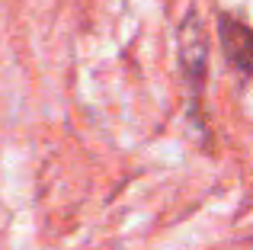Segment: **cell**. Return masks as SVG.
Here are the masks:
<instances>
[{
  "label": "cell",
  "instance_id": "2",
  "mask_svg": "<svg viewBox=\"0 0 253 250\" xmlns=\"http://www.w3.org/2000/svg\"><path fill=\"white\" fill-rule=\"evenodd\" d=\"M218 36L224 45V58L231 61V68H237L241 74H253V29L244 26L237 16H221L218 19Z\"/></svg>",
  "mask_w": 253,
  "mask_h": 250
},
{
  "label": "cell",
  "instance_id": "1",
  "mask_svg": "<svg viewBox=\"0 0 253 250\" xmlns=\"http://www.w3.org/2000/svg\"><path fill=\"white\" fill-rule=\"evenodd\" d=\"M176 45H179V68H183L186 87H189L192 103H202L205 96V74H209V48H205V32H202V19L196 13L183 19L176 32Z\"/></svg>",
  "mask_w": 253,
  "mask_h": 250
}]
</instances>
